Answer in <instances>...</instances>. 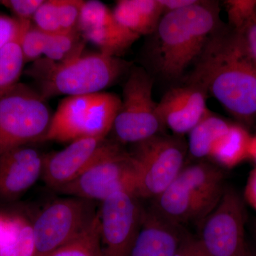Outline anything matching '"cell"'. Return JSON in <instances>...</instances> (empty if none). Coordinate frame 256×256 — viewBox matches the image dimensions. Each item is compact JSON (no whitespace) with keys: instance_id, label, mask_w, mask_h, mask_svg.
Listing matches in <instances>:
<instances>
[{"instance_id":"cell-1","label":"cell","mask_w":256,"mask_h":256,"mask_svg":"<svg viewBox=\"0 0 256 256\" xmlns=\"http://www.w3.org/2000/svg\"><path fill=\"white\" fill-rule=\"evenodd\" d=\"M186 84L214 98L239 120H256V66L238 32L222 26L216 32Z\"/></svg>"},{"instance_id":"cell-2","label":"cell","mask_w":256,"mask_h":256,"mask_svg":"<svg viewBox=\"0 0 256 256\" xmlns=\"http://www.w3.org/2000/svg\"><path fill=\"white\" fill-rule=\"evenodd\" d=\"M214 2L198 1L184 9L163 15L148 56L156 74L169 80L181 78L196 63L212 36L222 28Z\"/></svg>"},{"instance_id":"cell-3","label":"cell","mask_w":256,"mask_h":256,"mask_svg":"<svg viewBox=\"0 0 256 256\" xmlns=\"http://www.w3.org/2000/svg\"><path fill=\"white\" fill-rule=\"evenodd\" d=\"M132 63L105 54H90L62 63L45 58L26 72L36 82L45 100L56 96L88 95L112 86L132 68Z\"/></svg>"},{"instance_id":"cell-4","label":"cell","mask_w":256,"mask_h":256,"mask_svg":"<svg viewBox=\"0 0 256 256\" xmlns=\"http://www.w3.org/2000/svg\"><path fill=\"white\" fill-rule=\"evenodd\" d=\"M114 94L68 96L60 102L43 141L72 142L82 138L107 139L120 108Z\"/></svg>"},{"instance_id":"cell-5","label":"cell","mask_w":256,"mask_h":256,"mask_svg":"<svg viewBox=\"0 0 256 256\" xmlns=\"http://www.w3.org/2000/svg\"><path fill=\"white\" fill-rule=\"evenodd\" d=\"M53 116L36 89L18 82L0 99V156L43 141Z\"/></svg>"},{"instance_id":"cell-6","label":"cell","mask_w":256,"mask_h":256,"mask_svg":"<svg viewBox=\"0 0 256 256\" xmlns=\"http://www.w3.org/2000/svg\"><path fill=\"white\" fill-rule=\"evenodd\" d=\"M154 80L146 70L132 66L112 128L118 142L138 144L161 134L164 128L152 98Z\"/></svg>"},{"instance_id":"cell-7","label":"cell","mask_w":256,"mask_h":256,"mask_svg":"<svg viewBox=\"0 0 256 256\" xmlns=\"http://www.w3.org/2000/svg\"><path fill=\"white\" fill-rule=\"evenodd\" d=\"M188 148L178 137L158 134L134 144L130 152L137 164L138 196L156 198L183 170Z\"/></svg>"},{"instance_id":"cell-8","label":"cell","mask_w":256,"mask_h":256,"mask_svg":"<svg viewBox=\"0 0 256 256\" xmlns=\"http://www.w3.org/2000/svg\"><path fill=\"white\" fill-rule=\"evenodd\" d=\"M138 174L134 158L117 142L104 158L58 192L94 202H104L120 192L138 196Z\"/></svg>"},{"instance_id":"cell-9","label":"cell","mask_w":256,"mask_h":256,"mask_svg":"<svg viewBox=\"0 0 256 256\" xmlns=\"http://www.w3.org/2000/svg\"><path fill=\"white\" fill-rule=\"evenodd\" d=\"M95 202L69 196L52 202L33 226L34 256H45L86 232L97 217Z\"/></svg>"},{"instance_id":"cell-10","label":"cell","mask_w":256,"mask_h":256,"mask_svg":"<svg viewBox=\"0 0 256 256\" xmlns=\"http://www.w3.org/2000/svg\"><path fill=\"white\" fill-rule=\"evenodd\" d=\"M98 213L102 256H131L144 213L139 197L118 192L102 202Z\"/></svg>"},{"instance_id":"cell-11","label":"cell","mask_w":256,"mask_h":256,"mask_svg":"<svg viewBox=\"0 0 256 256\" xmlns=\"http://www.w3.org/2000/svg\"><path fill=\"white\" fill-rule=\"evenodd\" d=\"M246 213L236 192L225 188L218 204L204 220L200 239L210 256H246Z\"/></svg>"},{"instance_id":"cell-12","label":"cell","mask_w":256,"mask_h":256,"mask_svg":"<svg viewBox=\"0 0 256 256\" xmlns=\"http://www.w3.org/2000/svg\"><path fill=\"white\" fill-rule=\"evenodd\" d=\"M116 143L97 138L74 141L65 149L44 156L42 178L47 186L58 192L104 158Z\"/></svg>"},{"instance_id":"cell-13","label":"cell","mask_w":256,"mask_h":256,"mask_svg":"<svg viewBox=\"0 0 256 256\" xmlns=\"http://www.w3.org/2000/svg\"><path fill=\"white\" fill-rule=\"evenodd\" d=\"M78 31L86 42L98 47L101 53L118 58L140 38L121 25L105 4L96 0L84 2Z\"/></svg>"},{"instance_id":"cell-14","label":"cell","mask_w":256,"mask_h":256,"mask_svg":"<svg viewBox=\"0 0 256 256\" xmlns=\"http://www.w3.org/2000/svg\"><path fill=\"white\" fill-rule=\"evenodd\" d=\"M207 98L203 90L190 84L170 90L158 104L164 128H169L176 136L191 132L210 112Z\"/></svg>"},{"instance_id":"cell-15","label":"cell","mask_w":256,"mask_h":256,"mask_svg":"<svg viewBox=\"0 0 256 256\" xmlns=\"http://www.w3.org/2000/svg\"><path fill=\"white\" fill-rule=\"evenodd\" d=\"M44 158L28 146L15 148L0 156V201L22 196L42 176Z\"/></svg>"},{"instance_id":"cell-16","label":"cell","mask_w":256,"mask_h":256,"mask_svg":"<svg viewBox=\"0 0 256 256\" xmlns=\"http://www.w3.org/2000/svg\"><path fill=\"white\" fill-rule=\"evenodd\" d=\"M154 200L152 210L165 220L180 226L188 222L204 220L218 204L175 181Z\"/></svg>"},{"instance_id":"cell-17","label":"cell","mask_w":256,"mask_h":256,"mask_svg":"<svg viewBox=\"0 0 256 256\" xmlns=\"http://www.w3.org/2000/svg\"><path fill=\"white\" fill-rule=\"evenodd\" d=\"M185 236L180 226L144 210L142 226L131 256H174Z\"/></svg>"},{"instance_id":"cell-18","label":"cell","mask_w":256,"mask_h":256,"mask_svg":"<svg viewBox=\"0 0 256 256\" xmlns=\"http://www.w3.org/2000/svg\"><path fill=\"white\" fill-rule=\"evenodd\" d=\"M112 12L121 25L140 37L152 34L164 15L159 0H120Z\"/></svg>"},{"instance_id":"cell-19","label":"cell","mask_w":256,"mask_h":256,"mask_svg":"<svg viewBox=\"0 0 256 256\" xmlns=\"http://www.w3.org/2000/svg\"><path fill=\"white\" fill-rule=\"evenodd\" d=\"M174 181L214 204L220 202L225 191L222 170L208 163L184 168Z\"/></svg>"},{"instance_id":"cell-20","label":"cell","mask_w":256,"mask_h":256,"mask_svg":"<svg viewBox=\"0 0 256 256\" xmlns=\"http://www.w3.org/2000/svg\"><path fill=\"white\" fill-rule=\"evenodd\" d=\"M252 136L242 126L232 124L228 132L217 141L210 158L224 168H235L248 159V148Z\"/></svg>"},{"instance_id":"cell-21","label":"cell","mask_w":256,"mask_h":256,"mask_svg":"<svg viewBox=\"0 0 256 256\" xmlns=\"http://www.w3.org/2000/svg\"><path fill=\"white\" fill-rule=\"evenodd\" d=\"M32 223L21 215H10L9 226L0 238V256H34Z\"/></svg>"},{"instance_id":"cell-22","label":"cell","mask_w":256,"mask_h":256,"mask_svg":"<svg viewBox=\"0 0 256 256\" xmlns=\"http://www.w3.org/2000/svg\"><path fill=\"white\" fill-rule=\"evenodd\" d=\"M232 124L224 119L207 114L196 127L188 133V150L192 158L204 159L210 158V152L217 141L226 134Z\"/></svg>"},{"instance_id":"cell-23","label":"cell","mask_w":256,"mask_h":256,"mask_svg":"<svg viewBox=\"0 0 256 256\" xmlns=\"http://www.w3.org/2000/svg\"><path fill=\"white\" fill-rule=\"evenodd\" d=\"M30 23L18 38L0 52V99L20 82L25 64L20 42L24 31Z\"/></svg>"},{"instance_id":"cell-24","label":"cell","mask_w":256,"mask_h":256,"mask_svg":"<svg viewBox=\"0 0 256 256\" xmlns=\"http://www.w3.org/2000/svg\"><path fill=\"white\" fill-rule=\"evenodd\" d=\"M86 44L78 30L50 34L44 55L47 60L62 63L84 54Z\"/></svg>"},{"instance_id":"cell-25","label":"cell","mask_w":256,"mask_h":256,"mask_svg":"<svg viewBox=\"0 0 256 256\" xmlns=\"http://www.w3.org/2000/svg\"><path fill=\"white\" fill-rule=\"evenodd\" d=\"M45 256H102L99 213L82 235Z\"/></svg>"},{"instance_id":"cell-26","label":"cell","mask_w":256,"mask_h":256,"mask_svg":"<svg viewBox=\"0 0 256 256\" xmlns=\"http://www.w3.org/2000/svg\"><path fill=\"white\" fill-rule=\"evenodd\" d=\"M48 34L42 32L31 22L26 26L22 36V52L25 64L35 62L44 54Z\"/></svg>"},{"instance_id":"cell-27","label":"cell","mask_w":256,"mask_h":256,"mask_svg":"<svg viewBox=\"0 0 256 256\" xmlns=\"http://www.w3.org/2000/svg\"><path fill=\"white\" fill-rule=\"evenodd\" d=\"M32 23L45 33L62 32L58 14V0H44L34 16Z\"/></svg>"},{"instance_id":"cell-28","label":"cell","mask_w":256,"mask_h":256,"mask_svg":"<svg viewBox=\"0 0 256 256\" xmlns=\"http://www.w3.org/2000/svg\"><path fill=\"white\" fill-rule=\"evenodd\" d=\"M232 30L239 32L256 14V0H228L224 3Z\"/></svg>"},{"instance_id":"cell-29","label":"cell","mask_w":256,"mask_h":256,"mask_svg":"<svg viewBox=\"0 0 256 256\" xmlns=\"http://www.w3.org/2000/svg\"><path fill=\"white\" fill-rule=\"evenodd\" d=\"M82 0H58V14L62 31L78 30L82 6Z\"/></svg>"},{"instance_id":"cell-30","label":"cell","mask_w":256,"mask_h":256,"mask_svg":"<svg viewBox=\"0 0 256 256\" xmlns=\"http://www.w3.org/2000/svg\"><path fill=\"white\" fill-rule=\"evenodd\" d=\"M44 0H4L0 4L4 5L12 13L15 18L21 22H32L37 10Z\"/></svg>"},{"instance_id":"cell-31","label":"cell","mask_w":256,"mask_h":256,"mask_svg":"<svg viewBox=\"0 0 256 256\" xmlns=\"http://www.w3.org/2000/svg\"><path fill=\"white\" fill-rule=\"evenodd\" d=\"M30 22H32L18 21L14 18L0 14V52L18 38Z\"/></svg>"},{"instance_id":"cell-32","label":"cell","mask_w":256,"mask_h":256,"mask_svg":"<svg viewBox=\"0 0 256 256\" xmlns=\"http://www.w3.org/2000/svg\"><path fill=\"white\" fill-rule=\"evenodd\" d=\"M174 256H210L200 238L184 236Z\"/></svg>"},{"instance_id":"cell-33","label":"cell","mask_w":256,"mask_h":256,"mask_svg":"<svg viewBox=\"0 0 256 256\" xmlns=\"http://www.w3.org/2000/svg\"><path fill=\"white\" fill-rule=\"evenodd\" d=\"M238 32L256 66V14Z\"/></svg>"},{"instance_id":"cell-34","label":"cell","mask_w":256,"mask_h":256,"mask_svg":"<svg viewBox=\"0 0 256 256\" xmlns=\"http://www.w3.org/2000/svg\"><path fill=\"white\" fill-rule=\"evenodd\" d=\"M198 2V0H159L164 14L188 8Z\"/></svg>"},{"instance_id":"cell-35","label":"cell","mask_w":256,"mask_h":256,"mask_svg":"<svg viewBox=\"0 0 256 256\" xmlns=\"http://www.w3.org/2000/svg\"><path fill=\"white\" fill-rule=\"evenodd\" d=\"M245 197L249 204L256 210V168L252 170L248 180Z\"/></svg>"},{"instance_id":"cell-36","label":"cell","mask_w":256,"mask_h":256,"mask_svg":"<svg viewBox=\"0 0 256 256\" xmlns=\"http://www.w3.org/2000/svg\"><path fill=\"white\" fill-rule=\"evenodd\" d=\"M10 215L0 213V238L9 226Z\"/></svg>"},{"instance_id":"cell-37","label":"cell","mask_w":256,"mask_h":256,"mask_svg":"<svg viewBox=\"0 0 256 256\" xmlns=\"http://www.w3.org/2000/svg\"><path fill=\"white\" fill-rule=\"evenodd\" d=\"M248 159L252 160L256 163V134L252 136L248 148Z\"/></svg>"},{"instance_id":"cell-38","label":"cell","mask_w":256,"mask_h":256,"mask_svg":"<svg viewBox=\"0 0 256 256\" xmlns=\"http://www.w3.org/2000/svg\"><path fill=\"white\" fill-rule=\"evenodd\" d=\"M246 256H256V252H252L250 248H248Z\"/></svg>"},{"instance_id":"cell-39","label":"cell","mask_w":256,"mask_h":256,"mask_svg":"<svg viewBox=\"0 0 256 256\" xmlns=\"http://www.w3.org/2000/svg\"><path fill=\"white\" fill-rule=\"evenodd\" d=\"M255 238H256V225L255 226Z\"/></svg>"}]
</instances>
